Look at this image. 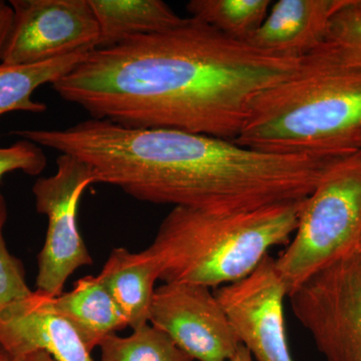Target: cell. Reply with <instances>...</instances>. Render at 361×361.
<instances>
[{"label":"cell","instance_id":"4fadbf2b","mask_svg":"<svg viewBox=\"0 0 361 361\" xmlns=\"http://www.w3.org/2000/svg\"><path fill=\"white\" fill-rule=\"evenodd\" d=\"M133 330L149 323V311L160 279L158 263L148 249L130 252L115 248L97 275Z\"/></svg>","mask_w":361,"mask_h":361},{"label":"cell","instance_id":"ba28073f","mask_svg":"<svg viewBox=\"0 0 361 361\" xmlns=\"http://www.w3.org/2000/svg\"><path fill=\"white\" fill-rule=\"evenodd\" d=\"M13 21L1 63L35 65L90 52L99 28L89 0H11Z\"/></svg>","mask_w":361,"mask_h":361},{"label":"cell","instance_id":"6da1fadb","mask_svg":"<svg viewBox=\"0 0 361 361\" xmlns=\"http://www.w3.org/2000/svg\"><path fill=\"white\" fill-rule=\"evenodd\" d=\"M301 59L189 18L167 32L90 51L52 87L92 118L234 141L255 97L293 75Z\"/></svg>","mask_w":361,"mask_h":361},{"label":"cell","instance_id":"e0dca14e","mask_svg":"<svg viewBox=\"0 0 361 361\" xmlns=\"http://www.w3.org/2000/svg\"><path fill=\"white\" fill-rule=\"evenodd\" d=\"M270 0H191V18L212 26L231 39L247 42L269 13Z\"/></svg>","mask_w":361,"mask_h":361},{"label":"cell","instance_id":"7a4b0ae2","mask_svg":"<svg viewBox=\"0 0 361 361\" xmlns=\"http://www.w3.org/2000/svg\"><path fill=\"white\" fill-rule=\"evenodd\" d=\"M20 137L82 161L96 184L174 207L255 208L303 200L346 157L266 153L212 135L92 118L65 130H23Z\"/></svg>","mask_w":361,"mask_h":361},{"label":"cell","instance_id":"277c9868","mask_svg":"<svg viewBox=\"0 0 361 361\" xmlns=\"http://www.w3.org/2000/svg\"><path fill=\"white\" fill-rule=\"evenodd\" d=\"M304 200L255 208L174 207L147 249L165 283L219 288L248 276L272 247L288 245Z\"/></svg>","mask_w":361,"mask_h":361},{"label":"cell","instance_id":"5b68a950","mask_svg":"<svg viewBox=\"0 0 361 361\" xmlns=\"http://www.w3.org/2000/svg\"><path fill=\"white\" fill-rule=\"evenodd\" d=\"M361 239V153L331 166L303 202L276 267L288 296L330 266L355 255Z\"/></svg>","mask_w":361,"mask_h":361},{"label":"cell","instance_id":"9a60e30c","mask_svg":"<svg viewBox=\"0 0 361 361\" xmlns=\"http://www.w3.org/2000/svg\"><path fill=\"white\" fill-rule=\"evenodd\" d=\"M99 28L97 49L141 35L167 32L184 23L161 0H89Z\"/></svg>","mask_w":361,"mask_h":361},{"label":"cell","instance_id":"484cf974","mask_svg":"<svg viewBox=\"0 0 361 361\" xmlns=\"http://www.w3.org/2000/svg\"><path fill=\"white\" fill-rule=\"evenodd\" d=\"M355 255L360 256L361 257V239L360 241V244H358L357 249H356Z\"/></svg>","mask_w":361,"mask_h":361},{"label":"cell","instance_id":"ac0fdd59","mask_svg":"<svg viewBox=\"0 0 361 361\" xmlns=\"http://www.w3.org/2000/svg\"><path fill=\"white\" fill-rule=\"evenodd\" d=\"M99 348L101 361H194L165 332L149 323L127 337L111 334Z\"/></svg>","mask_w":361,"mask_h":361},{"label":"cell","instance_id":"7c38bea8","mask_svg":"<svg viewBox=\"0 0 361 361\" xmlns=\"http://www.w3.org/2000/svg\"><path fill=\"white\" fill-rule=\"evenodd\" d=\"M346 0H279L247 42L261 51L302 59L322 47Z\"/></svg>","mask_w":361,"mask_h":361},{"label":"cell","instance_id":"ffe728a7","mask_svg":"<svg viewBox=\"0 0 361 361\" xmlns=\"http://www.w3.org/2000/svg\"><path fill=\"white\" fill-rule=\"evenodd\" d=\"M7 216L6 198L0 194V310L23 300L33 292L26 283L23 263L7 249L4 237Z\"/></svg>","mask_w":361,"mask_h":361},{"label":"cell","instance_id":"9c48e42d","mask_svg":"<svg viewBox=\"0 0 361 361\" xmlns=\"http://www.w3.org/2000/svg\"><path fill=\"white\" fill-rule=\"evenodd\" d=\"M240 343L257 361H293L285 327L286 285L269 254L248 276L214 290Z\"/></svg>","mask_w":361,"mask_h":361},{"label":"cell","instance_id":"d6986e66","mask_svg":"<svg viewBox=\"0 0 361 361\" xmlns=\"http://www.w3.org/2000/svg\"><path fill=\"white\" fill-rule=\"evenodd\" d=\"M324 44L361 65V0H346L334 14Z\"/></svg>","mask_w":361,"mask_h":361},{"label":"cell","instance_id":"d4e9b609","mask_svg":"<svg viewBox=\"0 0 361 361\" xmlns=\"http://www.w3.org/2000/svg\"><path fill=\"white\" fill-rule=\"evenodd\" d=\"M0 361H14L13 358L11 357L6 351L4 350L1 348H0Z\"/></svg>","mask_w":361,"mask_h":361},{"label":"cell","instance_id":"3957f363","mask_svg":"<svg viewBox=\"0 0 361 361\" xmlns=\"http://www.w3.org/2000/svg\"><path fill=\"white\" fill-rule=\"evenodd\" d=\"M266 153L350 155L361 144V65L323 44L255 97L238 137Z\"/></svg>","mask_w":361,"mask_h":361},{"label":"cell","instance_id":"7402d4cb","mask_svg":"<svg viewBox=\"0 0 361 361\" xmlns=\"http://www.w3.org/2000/svg\"><path fill=\"white\" fill-rule=\"evenodd\" d=\"M13 21V9L11 4L0 0V63Z\"/></svg>","mask_w":361,"mask_h":361},{"label":"cell","instance_id":"4316f807","mask_svg":"<svg viewBox=\"0 0 361 361\" xmlns=\"http://www.w3.org/2000/svg\"><path fill=\"white\" fill-rule=\"evenodd\" d=\"M360 153H361V144H360Z\"/></svg>","mask_w":361,"mask_h":361},{"label":"cell","instance_id":"2e32d148","mask_svg":"<svg viewBox=\"0 0 361 361\" xmlns=\"http://www.w3.org/2000/svg\"><path fill=\"white\" fill-rule=\"evenodd\" d=\"M89 54L78 52L35 65L0 63V116L16 111L35 114L47 111L44 103L32 99L33 92L65 77Z\"/></svg>","mask_w":361,"mask_h":361},{"label":"cell","instance_id":"52a82bcc","mask_svg":"<svg viewBox=\"0 0 361 361\" xmlns=\"http://www.w3.org/2000/svg\"><path fill=\"white\" fill-rule=\"evenodd\" d=\"M289 298L325 361H361L360 256L322 271Z\"/></svg>","mask_w":361,"mask_h":361},{"label":"cell","instance_id":"8fae6325","mask_svg":"<svg viewBox=\"0 0 361 361\" xmlns=\"http://www.w3.org/2000/svg\"><path fill=\"white\" fill-rule=\"evenodd\" d=\"M0 348L13 360L44 351L56 361H94L54 298L37 291L0 310Z\"/></svg>","mask_w":361,"mask_h":361},{"label":"cell","instance_id":"30bf717a","mask_svg":"<svg viewBox=\"0 0 361 361\" xmlns=\"http://www.w3.org/2000/svg\"><path fill=\"white\" fill-rule=\"evenodd\" d=\"M149 324L193 360L229 361L241 344L214 291L203 285L169 282L157 288Z\"/></svg>","mask_w":361,"mask_h":361},{"label":"cell","instance_id":"44dd1931","mask_svg":"<svg viewBox=\"0 0 361 361\" xmlns=\"http://www.w3.org/2000/svg\"><path fill=\"white\" fill-rule=\"evenodd\" d=\"M47 164L44 151L35 142L21 139L6 148L0 147V180L16 171L30 176L39 175Z\"/></svg>","mask_w":361,"mask_h":361},{"label":"cell","instance_id":"5bb4252c","mask_svg":"<svg viewBox=\"0 0 361 361\" xmlns=\"http://www.w3.org/2000/svg\"><path fill=\"white\" fill-rule=\"evenodd\" d=\"M54 304L90 353L106 337L128 327L122 311L97 276L78 280L73 290L54 298Z\"/></svg>","mask_w":361,"mask_h":361},{"label":"cell","instance_id":"8992f818","mask_svg":"<svg viewBox=\"0 0 361 361\" xmlns=\"http://www.w3.org/2000/svg\"><path fill=\"white\" fill-rule=\"evenodd\" d=\"M56 173L39 178L32 187L35 208L47 216V231L37 257V291L51 298L63 294L66 280L92 259L78 227V209L82 194L96 184L89 166L61 154Z\"/></svg>","mask_w":361,"mask_h":361},{"label":"cell","instance_id":"cb8c5ba5","mask_svg":"<svg viewBox=\"0 0 361 361\" xmlns=\"http://www.w3.org/2000/svg\"><path fill=\"white\" fill-rule=\"evenodd\" d=\"M229 361H254L253 356L249 353L248 349L245 346L240 344L236 353L232 356L231 360Z\"/></svg>","mask_w":361,"mask_h":361},{"label":"cell","instance_id":"603a6c76","mask_svg":"<svg viewBox=\"0 0 361 361\" xmlns=\"http://www.w3.org/2000/svg\"><path fill=\"white\" fill-rule=\"evenodd\" d=\"M14 361H56L52 358L51 355H49L44 351H35V353H30V355L23 356L20 360Z\"/></svg>","mask_w":361,"mask_h":361}]
</instances>
